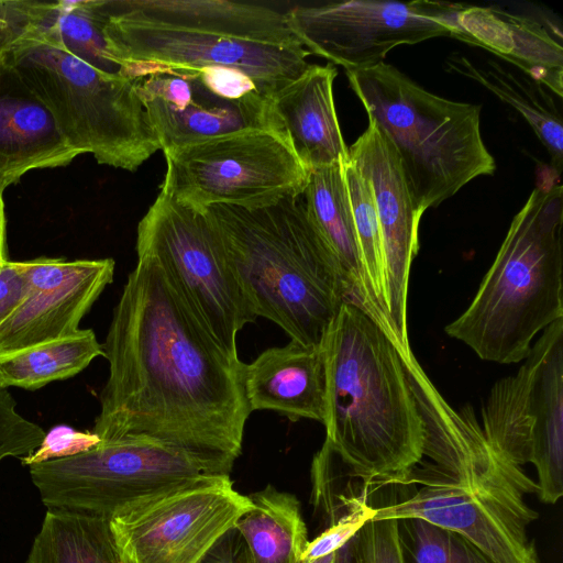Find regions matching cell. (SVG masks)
Listing matches in <instances>:
<instances>
[{
	"mask_svg": "<svg viewBox=\"0 0 563 563\" xmlns=\"http://www.w3.org/2000/svg\"><path fill=\"white\" fill-rule=\"evenodd\" d=\"M102 350L109 375L92 429L101 441H156L230 476L252 412L245 364L206 331L153 258L137 256Z\"/></svg>",
	"mask_w": 563,
	"mask_h": 563,
	"instance_id": "obj_1",
	"label": "cell"
},
{
	"mask_svg": "<svg viewBox=\"0 0 563 563\" xmlns=\"http://www.w3.org/2000/svg\"><path fill=\"white\" fill-rule=\"evenodd\" d=\"M325 441L372 493L435 464L467 438L417 362L365 310L344 300L322 343Z\"/></svg>",
	"mask_w": 563,
	"mask_h": 563,
	"instance_id": "obj_2",
	"label": "cell"
},
{
	"mask_svg": "<svg viewBox=\"0 0 563 563\" xmlns=\"http://www.w3.org/2000/svg\"><path fill=\"white\" fill-rule=\"evenodd\" d=\"M110 52L131 66L223 67L267 98L302 75L309 52L275 9L229 0H97Z\"/></svg>",
	"mask_w": 563,
	"mask_h": 563,
	"instance_id": "obj_3",
	"label": "cell"
},
{
	"mask_svg": "<svg viewBox=\"0 0 563 563\" xmlns=\"http://www.w3.org/2000/svg\"><path fill=\"white\" fill-rule=\"evenodd\" d=\"M203 212L256 317L278 324L294 341L322 346L347 291L302 194L260 208L212 205Z\"/></svg>",
	"mask_w": 563,
	"mask_h": 563,
	"instance_id": "obj_4",
	"label": "cell"
},
{
	"mask_svg": "<svg viewBox=\"0 0 563 563\" xmlns=\"http://www.w3.org/2000/svg\"><path fill=\"white\" fill-rule=\"evenodd\" d=\"M563 188L536 187L467 309L445 332L482 360L523 361L534 336L563 319Z\"/></svg>",
	"mask_w": 563,
	"mask_h": 563,
	"instance_id": "obj_5",
	"label": "cell"
},
{
	"mask_svg": "<svg viewBox=\"0 0 563 563\" xmlns=\"http://www.w3.org/2000/svg\"><path fill=\"white\" fill-rule=\"evenodd\" d=\"M350 87L395 146L419 214L496 169L481 106L437 96L385 62L345 70Z\"/></svg>",
	"mask_w": 563,
	"mask_h": 563,
	"instance_id": "obj_6",
	"label": "cell"
},
{
	"mask_svg": "<svg viewBox=\"0 0 563 563\" xmlns=\"http://www.w3.org/2000/svg\"><path fill=\"white\" fill-rule=\"evenodd\" d=\"M4 60L48 108L78 154L135 172L161 150L134 79L80 60L52 26L7 51Z\"/></svg>",
	"mask_w": 563,
	"mask_h": 563,
	"instance_id": "obj_7",
	"label": "cell"
},
{
	"mask_svg": "<svg viewBox=\"0 0 563 563\" xmlns=\"http://www.w3.org/2000/svg\"><path fill=\"white\" fill-rule=\"evenodd\" d=\"M136 253L161 266L191 314L238 356L236 335L257 317L210 218L179 202L163 181L139 222Z\"/></svg>",
	"mask_w": 563,
	"mask_h": 563,
	"instance_id": "obj_8",
	"label": "cell"
},
{
	"mask_svg": "<svg viewBox=\"0 0 563 563\" xmlns=\"http://www.w3.org/2000/svg\"><path fill=\"white\" fill-rule=\"evenodd\" d=\"M483 434L505 462L532 463L544 504L563 495V319L547 327L515 375L498 380L483 409Z\"/></svg>",
	"mask_w": 563,
	"mask_h": 563,
	"instance_id": "obj_9",
	"label": "cell"
},
{
	"mask_svg": "<svg viewBox=\"0 0 563 563\" xmlns=\"http://www.w3.org/2000/svg\"><path fill=\"white\" fill-rule=\"evenodd\" d=\"M47 509L110 519L143 497L219 475L176 448L145 439L101 441L65 459L29 466Z\"/></svg>",
	"mask_w": 563,
	"mask_h": 563,
	"instance_id": "obj_10",
	"label": "cell"
},
{
	"mask_svg": "<svg viewBox=\"0 0 563 563\" xmlns=\"http://www.w3.org/2000/svg\"><path fill=\"white\" fill-rule=\"evenodd\" d=\"M401 496L372 519L419 518L464 537L497 563H540L528 527L538 512L523 499L537 483L506 476L457 481L413 470Z\"/></svg>",
	"mask_w": 563,
	"mask_h": 563,
	"instance_id": "obj_11",
	"label": "cell"
},
{
	"mask_svg": "<svg viewBox=\"0 0 563 563\" xmlns=\"http://www.w3.org/2000/svg\"><path fill=\"white\" fill-rule=\"evenodd\" d=\"M164 183L175 198L203 212L212 205L260 208L301 195L309 170L287 142L249 130L165 153Z\"/></svg>",
	"mask_w": 563,
	"mask_h": 563,
	"instance_id": "obj_12",
	"label": "cell"
},
{
	"mask_svg": "<svg viewBox=\"0 0 563 563\" xmlns=\"http://www.w3.org/2000/svg\"><path fill=\"white\" fill-rule=\"evenodd\" d=\"M251 507L230 476H205L135 500L108 521L119 563H199Z\"/></svg>",
	"mask_w": 563,
	"mask_h": 563,
	"instance_id": "obj_13",
	"label": "cell"
},
{
	"mask_svg": "<svg viewBox=\"0 0 563 563\" xmlns=\"http://www.w3.org/2000/svg\"><path fill=\"white\" fill-rule=\"evenodd\" d=\"M125 74L135 81L164 154L242 131L279 134L269 98L229 96L202 69L131 66Z\"/></svg>",
	"mask_w": 563,
	"mask_h": 563,
	"instance_id": "obj_14",
	"label": "cell"
},
{
	"mask_svg": "<svg viewBox=\"0 0 563 563\" xmlns=\"http://www.w3.org/2000/svg\"><path fill=\"white\" fill-rule=\"evenodd\" d=\"M290 30L311 54L345 70L384 62L399 45H413L450 30L428 15L422 0H350L298 5L285 13Z\"/></svg>",
	"mask_w": 563,
	"mask_h": 563,
	"instance_id": "obj_15",
	"label": "cell"
},
{
	"mask_svg": "<svg viewBox=\"0 0 563 563\" xmlns=\"http://www.w3.org/2000/svg\"><path fill=\"white\" fill-rule=\"evenodd\" d=\"M347 155L373 192L383 246L385 307L398 342L410 349L408 280L419 249L422 216L415 207L395 146L374 121L368 120L364 133L347 147Z\"/></svg>",
	"mask_w": 563,
	"mask_h": 563,
	"instance_id": "obj_16",
	"label": "cell"
},
{
	"mask_svg": "<svg viewBox=\"0 0 563 563\" xmlns=\"http://www.w3.org/2000/svg\"><path fill=\"white\" fill-rule=\"evenodd\" d=\"M450 36L492 52L563 97L562 35L538 19L494 7L428 1Z\"/></svg>",
	"mask_w": 563,
	"mask_h": 563,
	"instance_id": "obj_17",
	"label": "cell"
},
{
	"mask_svg": "<svg viewBox=\"0 0 563 563\" xmlns=\"http://www.w3.org/2000/svg\"><path fill=\"white\" fill-rule=\"evenodd\" d=\"M112 258L77 260L60 284L26 291L24 299L0 323V358L43 345L79 330V323L112 283Z\"/></svg>",
	"mask_w": 563,
	"mask_h": 563,
	"instance_id": "obj_18",
	"label": "cell"
},
{
	"mask_svg": "<svg viewBox=\"0 0 563 563\" xmlns=\"http://www.w3.org/2000/svg\"><path fill=\"white\" fill-rule=\"evenodd\" d=\"M77 155L48 108L3 60L0 67V196L25 173L66 166Z\"/></svg>",
	"mask_w": 563,
	"mask_h": 563,
	"instance_id": "obj_19",
	"label": "cell"
},
{
	"mask_svg": "<svg viewBox=\"0 0 563 563\" xmlns=\"http://www.w3.org/2000/svg\"><path fill=\"white\" fill-rule=\"evenodd\" d=\"M336 75L330 63L310 64L269 98L279 134L309 172L347 158L333 99Z\"/></svg>",
	"mask_w": 563,
	"mask_h": 563,
	"instance_id": "obj_20",
	"label": "cell"
},
{
	"mask_svg": "<svg viewBox=\"0 0 563 563\" xmlns=\"http://www.w3.org/2000/svg\"><path fill=\"white\" fill-rule=\"evenodd\" d=\"M244 389L251 411L272 410L290 420L324 422L327 375L322 346L290 340L263 351L244 365Z\"/></svg>",
	"mask_w": 563,
	"mask_h": 563,
	"instance_id": "obj_21",
	"label": "cell"
},
{
	"mask_svg": "<svg viewBox=\"0 0 563 563\" xmlns=\"http://www.w3.org/2000/svg\"><path fill=\"white\" fill-rule=\"evenodd\" d=\"M302 198L311 220L341 268L347 300L360 306L397 340L389 321L374 302L368 289L344 178L343 162L311 169Z\"/></svg>",
	"mask_w": 563,
	"mask_h": 563,
	"instance_id": "obj_22",
	"label": "cell"
},
{
	"mask_svg": "<svg viewBox=\"0 0 563 563\" xmlns=\"http://www.w3.org/2000/svg\"><path fill=\"white\" fill-rule=\"evenodd\" d=\"M449 71L472 79L518 111L530 124L548 151L558 176L563 166V124L553 93L523 73L507 69L498 62H472L461 54L451 55L445 62Z\"/></svg>",
	"mask_w": 563,
	"mask_h": 563,
	"instance_id": "obj_23",
	"label": "cell"
},
{
	"mask_svg": "<svg viewBox=\"0 0 563 563\" xmlns=\"http://www.w3.org/2000/svg\"><path fill=\"white\" fill-rule=\"evenodd\" d=\"M252 507L236 521L253 563H299L308 543L298 499L273 485L249 495Z\"/></svg>",
	"mask_w": 563,
	"mask_h": 563,
	"instance_id": "obj_24",
	"label": "cell"
},
{
	"mask_svg": "<svg viewBox=\"0 0 563 563\" xmlns=\"http://www.w3.org/2000/svg\"><path fill=\"white\" fill-rule=\"evenodd\" d=\"M25 563H119L106 518L47 509Z\"/></svg>",
	"mask_w": 563,
	"mask_h": 563,
	"instance_id": "obj_25",
	"label": "cell"
},
{
	"mask_svg": "<svg viewBox=\"0 0 563 563\" xmlns=\"http://www.w3.org/2000/svg\"><path fill=\"white\" fill-rule=\"evenodd\" d=\"M98 356L102 344L91 329L0 358V387L36 390L82 372Z\"/></svg>",
	"mask_w": 563,
	"mask_h": 563,
	"instance_id": "obj_26",
	"label": "cell"
},
{
	"mask_svg": "<svg viewBox=\"0 0 563 563\" xmlns=\"http://www.w3.org/2000/svg\"><path fill=\"white\" fill-rule=\"evenodd\" d=\"M52 30L64 48L108 74L125 75V68L111 54L97 0L58 1Z\"/></svg>",
	"mask_w": 563,
	"mask_h": 563,
	"instance_id": "obj_27",
	"label": "cell"
},
{
	"mask_svg": "<svg viewBox=\"0 0 563 563\" xmlns=\"http://www.w3.org/2000/svg\"><path fill=\"white\" fill-rule=\"evenodd\" d=\"M343 172L368 289L374 302L389 321L384 300L382 236L373 192L349 155L343 162Z\"/></svg>",
	"mask_w": 563,
	"mask_h": 563,
	"instance_id": "obj_28",
	"label": "cell"
},
{
	"mask_svg": "<svg viewBox=\"0 0 563 563\" xmlns=\"http://www.w3.org/2000/svg\"><path fill=\"white\" fill-rule=\"evenodd\" d=\"M396 520L401 563H497L456 532L419 518Z\"/></svg>",
	"mask_w": 563,
	"mask_h": 563,
	"instance_id": "obj_29",
	"label": "cell"
},
{
	"mask_svg": "<svg viewBox=\"0 0 563 563\" xmlns=\"http://www.w3.org/2000/svg\"><path fill=\"white\" fill-rule=\"evenodd\" d=\"M57 5L58 1L0 0V49L9 51L51 27Z\"/></svg>",
	"mask_w": 563,
	"mask_h": 563,
	"instance_id": "obj_30",
	"label": "cell"
},
{
	"mask_svg": "<svg viewBox=\"0 0 563 563\" xmlns=\"http://www.w3.org/2000/svg\"><path fill=\"white\" fill-rule=\"evenodd\" d=\"M8 390L0 387V462L7 457H24L42 443L45 431L22 416Z\"/></svg>",
	"mask_w": 563,
	"mask_h": 563,
	"instance_id": "obj_31",
	"label": "cell"
},
{
	"mask_svg": "<svg viewBox=\"0 0 563 563\" xmlns=\"http://www.w3.org/2000/svg\"><path fill=\"white\" fill-rule=\"evenodd\" d=\"M375 508L365 506L324 528L312 541H308L299 563H334L339 550L373 518Z\"/></svg>",
	"mask_w": 563,
	"mask_h": 563,
	"instance_id": "obj_32",
	"label": "cell"
},
{
	"mask_svg": "<svg viewBox=\"0 0 563 563\" xmlns=\"http://www.w3.org/2000/svg\"><path fill=\"white\" fill-rule=\"evenodd\" d=\"M100 442L93 431H78L67 424H57L45 432L42 443L34 452L20 460L23 465L30 466L65 459L84 453Z\"/></svg>",
	"mask_w": 563,
	"mask_h": 563,
	"instance_id": "obj_33",
	"label": "cell"
},
{
	"mask_svg": "<svg viewBox=\"0 0 563 563\" xmlns=\"http://www.w3.org/2000/svg\"><path fill=\"white\" fill-rule=\"evenodd\" d=\"M356 542L360 563H401L396 519H369Z\"/></svg>",
	"mask_w": 563,
	"mask_h": 563,
	"instance_id": "obj_34",
	"label": "cell"
},
{
	"mask_svg": "<svg viewBox=\"0 0 563 563\" xmlns=\"http://www.w3.org/2000/svg\"><path fill=\"white\" fill-rule=\"evenodd\" d=\"M25 294L22 262L0 263V323L21 303Z\"/></svg>",
	"mask_w": 563,
	"mask_h": 563,
	"instance_id": "obj_35",
	"label": "cell"
},
{
	"mask_svg": "<svg viewBox=\"0 0 563 563\" xmlns=\"http://www.w3.org/2000/svg\"><path fill=\"white\" fill-rule=\"evenodd\" d=\"M199 563H253L246 543L236 529L230 528Z\"/></svg>",
	"mask_w": 563,
	"mask_h": 563,
	"instance_id": "obj_36",
	"label": "cell"
},
{
	"mask_svg": "<svg viewBox=\"0 0 563 563\" xmlns=\"http://www.w3.org/2000/svg\"><path fill=\"white\" fill-rule=\"evenodd\" d=\"M334 563H360L356 534L339 550Z\"/></svg>",
	"mask_w": 563,
	"mask_h": 563,
	"instance_id": "obj_37",
	"label": "cell"
},
{
	"mask_svg": "<svg viewBox=\"0 0 563 563\" xmlns=\"http://www.w3.org/2000/svg\"><path fill=\"white\" fill-rule=\"evenodd\" d=\"M9 261L5 244V217L2 196H0V263Z\"/></svg>",
	"mask_w": 563,
	"mask_h": 563,
	"instance_id": "obj_38",
	"label": "cell"
},
{
	"mask_svg": "<svg viewBox=\"0 0 563 563\" xmlns=\"http://www.w3.org/2000/svg\"><path fill=\"white\" fill-rule=\"evenodd\" d=\"M5 52H7V51L0 49V67H1V65L3 64L4 56H5Z\"/></svg>",
	"mask_w": 563,
	"mask_h": 563,
	"instance_id": "obj_39",
	"label": "cell"
}]
</instances>
